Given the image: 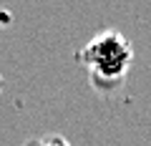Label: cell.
<instances>
[{"instance_id": "6da1fadb", "label": "cell", "mask_w": 151, "mask_h": 146, "mask_svg": "<svg viewBox=\"0 0 151 146\" xmlns=\"http://www.w3.org/2000/svg\"><path fill=\"white\" fill-rule=\"evenodd\" d=\"M76 60L88 68L93 88H98L101 93H113L124 86V78L134 60V48L124 33L108 28L93 35L76 53Z\"/></svg>"}, {"instance_id": "7a4b0ae2", "label": "cell", "mask_w": 151, "mask_h": 146, "mask_svg": "<svg viewBox=\"0 0 151 146\" xmlns=\"http://www.w3.org/2000/svg\"><path fill=\"white\" fill-rule=\"evenodd\" d=\"M28 146H70V144L63 139V136L50 134V136H43V139H33Z\"/></svg>"}]
</instances>
